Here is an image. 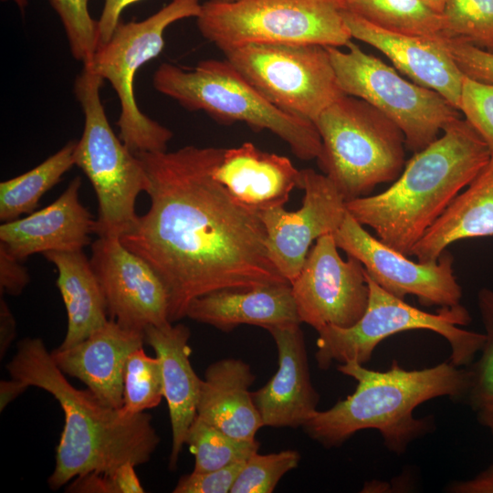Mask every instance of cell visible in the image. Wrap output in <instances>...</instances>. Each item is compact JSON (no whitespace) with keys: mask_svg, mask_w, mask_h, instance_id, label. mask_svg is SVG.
<instances>
[{"mask_svg":"<svg viewBox=\"0 0 493 493\" xmlns=\"http://www.w3.org/2000/svg\"><path fill=\"white\" fill-rule=\"evenodd\" d=\"M489 161L484 140L460 118L414 152L388 189L346 202L347 211L372 227L383 243L410 257L426 231Z\"/></svg>","mask_w":493,"mask_h":493,"instance_id":"obj_3","label":"cell"},{"mask_svg":"<svg viewBox=\"0 0 493 493\" xmlns=\"http://www.w3.org/2000/svg\"><path fill=\"white\" fill-rule=\"evenodd\" d=\"M278 354L272 378L252 393L264 426H302L318 410L320 395L314 388L303 332L299 324L267 330Z\"/></svg>","mask_w":493,"mask_h":493,"instance_id":"obj_18","label":"cell"},{"mask_svg":"<svg viewBox=\"0 0 493 493\" xmlns=\"http://www.w3.org/2000/svg\"><path fill=\"white\" fill-rule=\"evenodd\" d=\"M446 491L452 493H493V464L467 480L451 482Z\"/></svg>","mask_w":493,"mask_h":493,"instance_id":"obj_41","label":"cell"},{"mask_svg":"<svg viewBox=\"0 0 493 493\" xmlns=\"http://www.w3.org/2000/svg\"><path fill=\"white\" fill-rule=\"evenodd\" d=\"M341 0H208L201 35L223 52L247 44L345 47L352 39Z\"/></svg>","mask_w":493,"mask_h":493,"instance_id":"obj_8","label":"cell"},{"mask_svg":"<svg viewBox=\"0 0 493 493\" xmlns=\"http://www.w3.org/2000/svg\"><path fill=\"white\" fill-rule=\"evenodd\" d=\"M365 277L369 300L361 319L349 328L327 326L317 331L315 359L320 369L326 370L335 362L366 363L384 339L412 330H432L445 338L450 346L453 364L461 367L473 362L482 348L485 334L460 328L471 321L465 307L459 304L440 308L435 313L426 312L388 293L366 272Z\"/></svg>","mask_w":493,"mask_h":493,"instance_id":"obj_9","label":"cell"},{"mask_svg":"<svg viewBox=\"0 0 493 493\" xmlns=\"http://www.w3.org/2000/svg\"><path fill=\"white\" fill-rule=\"evenodd\" d=\"M163 396L161 362L148 356L143 347L129 356L123 374V404L129 414L143 413L156 407Z\"/></svg>","mask_w":493,"mask_h":493,"instance_id":"obj_30","label":"cell"},{"mask_svg":"<svg viewBox=\"0 0 493 493\" xmlns=\"http://www.w3.org/2000/svg\"><path fill=\"white\" fill-rule=\"evenodd\" d=\"M103 79L83 65L74 83V94L84 127L76 142L75 165L89 178L98 201L94 234L121 237L137 220L136 200L145 192L148 178L140 158L112 131L100 99Z\"/></svg>","mask_w":493,"mask_h":493,"instance_id":"obj_7","label":"cell"},{"mask_svg":"<svg viewBox=\"0 0 493 493\" xmlns=\"http://www.w3.org/2000/svg\"><path fill=\"white\" fill-rule=\"evenodd\" d=\"M141 0H104L101 15L97 21L99 46L110 40L121 21L123 9Z\"/></svg>","mask_w":493,"mask_h":493,"instance_id":"obj_39","label":"cell"},{"mask_svg":"<svg viewBox=\"0 0 493 493\" xmlns=\"http://www.w3.org/2000/svg\"><path fill=\"white\" fill-rule=\"evenodd\" d=\"M224 54L273 105L312 122L345 95L326 47L247 44Z\"/></svg>","mask_w":493,"mask_h":493,"instance_id":"obj_12","label":"cell"},{"mask_svg":"<svg viewBox=\"0 0 493 493\" xmlns=\"http://www.w3.org/2000/svg\"><path fill=\"white\" fill-rule=\"evenodd\" d=\"M302 205L293 212L284 206L260 212L267 236L269 255L291 284L299 274L313 242L333 234L346 214V201L323 173L301 170Z\"/></svg>","mask_w":493,"mask_h":493,"instance_id":"obj_16","label":"cell"},{"mask_svg":"<svg viewBox=\"0 0 493 493\" xmlns=\"http://www.w3.org/2000/svg\"><path fill=\"white\" fill-rule=\"evenodd\" d=\"M478 423L487 428L493 436V403L477 411Z\"/></svg>","mask_w":493,"mask_h":493,"instance_id":"obj_45","label":"cell"},{"mask_svg":"<svg viewBox=\"0 0 493 493\" xmlns=\"http://www.w3.org/2000/svg\"><path fill=\"white\" fill-rule=\"evenodd\" d=\"M89 260L110 320L141 332L148 326L170 322L169 297L163 280L119 237L99 236L91 244Z\"/></svg>","mask_w":493,"mask_h":493,"instance_id":"obj_15","label":"cell"},{"mask_svg":"<svg viewBox=\"0 0 493 493\" xmlns=\"http://www.w3.org/2000/svg\"><path fill=\"white\" fill-rule=\"evenodd\" d=\"M75 141L33 169L0 184V220L8 222L32 213L40 198L75 165Z\"/></svg>","mask_w":493,"mask_h":493,"instance_id":"obj_27","label":"cell"},{"mask_svg":"<svg viewBox=\"0 0 493 493\" xmlns=\"http://www.w3.org/2000/svg\"><path fill=\"white\" fill-rule=\"evenodd\" d=\"M6 370L10 377L49 393L64 413L55 467L47 479L52 490L77 477L110 474L126 462L145 464L158 447L160 437L150 414L110 407L89 389L74 387L42 339L19 341Z\"/></svg>","mask_w":493,"mask_h":493,"instance_id":"obj_2","label":"cell"},{"mask_svg":"<svg viewBox=\"0 0 493 493\" xmlns=\"http://www.w3.org/2000/svg\"><path fill=\"white\" fill-rule=\"evenodd\" d=\"M135 467L132 463L126 462L109 474L114 493L144 492L135 472Z\"/></svg>","mask_w":493,"mask_h":493,"instance_id":"obj_40","label":"cell"},{"mask_svg":"<svg viewBox=\"0 0 493 493\" xmlns=\"http://www.w3.org/2000/svg\"><path fill=\"white\" fill-rule=\"evenodd\" d=\"M333 236L338 248L358 259L367 276L388 293L402 299L414 295L424 306L460 304L462 288L447 250L435 261H412L371 236L348 211Z\"/></svg>","mask_w":493,"mask_h":493,"instance_id":"obj_13","label":"cell"},{"mask_svg":"<svg viewBox=\"0 0 493 493\" xmlns=\"http://www.w3.org/2000/svg\"><path fill=\"white\" fill-rule=\"evenodd\" d=\"M477 306L485 329L479 358L469 365L470 387L466 400L474 411L493 403V290L482 288Z\"/></svg>","mask_w":493,"mask_h":493,"instance_id":"obj_32","label":"cell"},{"mask_svg":"<svg viewBox=\"0 0 493 493\" xmlns=\"http://www.w3.org/2000/svg\"><path fill=\"white\" fill-rule=\"evenodd\" d=\"M30 281L27 268L23 262L11 255L0 245V290L4 293L17 296L23 292Z\"/></svg>","mask_w":493,"mask_h":493,"instance_id":"obj_38","label":"cell"},{"mask_svg":"<svg viewBox=\"0 0 493 493\" xmlns=\"http://www.w3.org/2000/svg\"><path fill=\"white\" fill-rule=\"evenodd\" d=\"M144 343V332L109 320L82 341L67 349L58 347L51 355L66 375L79 379L104 404L120 409L125 364Z\"/></svg>","mask_w":493,"mask_h":493,"instance_id":"obj_20","label":"cell"},{"mask_svg":"<svg viewBox=\"0 0 493 493\" xmlns=\"http://www.w3.org/2000/svg\"><path fill=\"white\" fill-rule=\"evenodd\" d=\"M1 1H13L23 12L28 4V0H1Z\"/></svg>","mask_w":493,"mask_h":493,"instance_id":"obj_47","label":"cell"},{"mask_svg":"<svg viewBox=\"0 0 493 493\" xmlns=\"http://www.w3.org/2000/svg\"><path fill=\"white\" fill-rule=\"evenodd\" d=\"M254 381L250 366L242 360L211 363L201 383L197 416L235 438L255 439L264 425L249 391Z\"/></svg>","mask_w":493,"mask_h":493,"instance_id":"obj_24","label":"cell"},{"mask_svg":"<svg viewBox=\"0 0 493 493\" xmlns=\"http://www.w3.org/2000/svg\"><path fill=\"white\" fill-rule=\"evenodd\" d=\"M246 460L230 464L225 467L183 476L177 482L173 493H227Z\"/></svg>","mask_w":493,"mask_h":493,"instance_id":"obj_37","label":"cell"},{"mask_svg":"<svg viewBox=\"0 0 493 493\" xmlns=\"http://www.w3.org/2000/svg\"><path fill=\"white\" fill-rule=\"evenodd\" d=\"M290 286L300 321L317 331L352 326L368 305L364 267L351 256L341 257L333 234L316 240Z\"/></svg>","mask_w":493,"mask_h":493,"instance_id":"obj_14","label":"cell"},{"mask_svg":"<svg viewBox=\"0 0 493 493\" xmlns=\"http://www.w3.org/2000/svg\"><path fill=\"white\" fill-rule=\"evenodd\" d=\"M459 110L486 142L493 162V83L465 77Z\"/></svg>","mask_w":493,"mask_h":493,"instance_id":"obj_35","label":"cell"},{"mask_svg":"<svg viewBox=\"0 0 493 493\" xmlns=\"http://www.w3.org/2000/svg\"><path fill=\"white\" fill-rule=\"evenodd\" d=\"M81 183L77 176L49 205L24 218L3 222L0 245L22 262L38 253L83 250L90 244L96 219L80 202Z\"/></svg>","mask_w":493,"mask_h":493,"instance_id":"obj_19","label":"cell"},{"mask_svg":"<svg viewBox=\"0 0 493 493\" xmlns=\"http://www.w3.org/2000/svg\"><path fill=\"white\" fill-rule=\"evenodd\" d=\"M186 317L223 331L242 324L268 330L301 323L290 283L208 293L192 300Z\"/></svg>","mask_w":493,"mask_h":493,"instance_id":"obj_23","label":"cell"},{"mask_svg":"<svg viewBox=\"0 0 493 493\" xmlns=\"http://www.w3.org/2000/svg\"><path fill=\"white\" fill-rule=\"evenodd\" d=\"M29 386L17 379L1 380L0 382V411L22 394Z\"/></svg>","mask_w":493,"mask_h":493,"instance_id":"obj_44","label":"cell"},{"mask_svg":"<svg viewBox=\"0 0 493 493\" xmlns=\"http://www.w3.org/2000/svg\"><path fill=\"white\" fill-rule=\"evenodd\" d=\"M16 334L15 317L1 296L0 299V358L3 359L14 341Z\"/></svg>","mask_w":493,"mask_h":493,"instance_id":"obj_43","label":"cell"},{"mask_svg":"<svg viewBox=\"0 0 493 493\" xmlns=\"http://www.w3.org/2000/svg\"><path fill=\"white\" fill-rule=\"evenodd\" d=\"M493 236V162L458 194L413 248L420 262L435 261L459 240Z\"/></svg>","mask_w":493,"mask_h":493,"instance_id":"obj_25","label":"cell"},{"mask_svg":"<svg viewBox=\"0 0 493 493\" xmlns=\"http://www.w3.org/2000/svg\"><path fill=\"white\" fill-rule=\"evenodd\" d=\"M442 15L447 38L493 53V0H446Z\"/></svg>","mask_w":493,"mask_h":493,"instance_id":"obj_31","label":"cell"},{"mask_svg":"<svg viewBox=\"0 0 493 493\" xmlns=\"http://www.w3.org/2000/svg\"><path fill=\"white\" fill-rule=\"evenodd\" d=\"M342 16L352 38L381 51L411 81L438 92L459 110L466 76L442 38L392 32L344 9Z\"/></svg>","mask_w":493,"mask_h":493,"instance_id":"obj_17","label":"cell"},{"mask_svg":"<svg viewBox=\"0 0 493 493\" xmlns=\"http://www.w3.org/2000/svg\"><path fill=\"white\" fill-rule=\"evenodd\" d=\"M58 270L57 286L68 317V328L58 348L72 347L101 328L110 319L105 298L83 250L43 254Z\"/></svg>","mask_w":493,"mask_h":493,"instance_id":"obj_26","label":"cell"},{"mask_svg":"<svg viewBox=\"0 0 493 493\" xmlns=\"http://www.w3.org/2000/svg\"><path fill=\"white\" fill-rule=\"evenodd\" d=\"M313 123L321 139L318 165L346 202L369 195L402 173L403 131L365 100L342 95Z\"/></svg>","mask_w":493,"mask_h":493,"instance_id":"obj_6","label":"cell"},{"mask_svg":"<svg viewBox=\"0 0 493 493\" xmlns=\"http://www.w3.org/2000/svg\"><path fill=\"white\" fill-rule=\"evenodd\" d=\"M445 47L467 78L493 83V53L456 38H443Z\"/></svg>","mask_w":493,"mask_h":493,"instance_id":"obj_36","label":"cell"},{"mask_svg":"<svg viewBox=\"0 0 493 493\" xmlns=\"http://www.w3.org/2000/svg\"><path fill=\"white\" fill-rule=\"evenodd\" d=\"M218 1H227V0H218Z\"/></svg>","mask_w":493,"mask_h":493,"instance_id":"obj_48","label":"cell"},{"mask_svg":"<svg viewBox=\"0 0 493 493\" xmlns=\"http://www.w3.org/2000/svg\"><path fill=\"white\" fill-rule=\"evenodd\" d=\"M347 50L326 47L341 89L365 100L403 131L406 149L416 152L461 118L460 111L438 92L409 81L351 40Z\"/></svg>","mask_w":493,"mask_h":493,"instance_id":"obj_11","label":"cell"},{"mask_svg":"<svg viewBox=\"0 0 493 493\" xmlns=\"http://www.w3.org/2000/svg\"><path fill=\"white\" fill-rule=\"evenodd\" d=\"M190 336L185 325L172 322L151 325L144 330L145 343L154 350L161 362L163 396L172 428L171 470L176 468L188 430L197 415L202 380L190 362Z\"/></svg>","mask_w":493,"mask_h":493,"instance_id":"obj_21","label":"cell"},{"mask_svg":"<svg viewBox=\"0 0 493 493\" xmlns=\"http://www.w3.org/2000/svg\"><path fill=\"white\" fill-rule=\"evenodd\" d=\"M69 492L114 493L109 474L90 473L77 477L68 488Z\"/></svg>","mask_w":493,"mask_h":493,"instance_id":"obj_42","label":"cell"},{"mask_svg":"<svg viewBox=\"0 0 493 493\" xmlns=\"http://www.w3.org/2000/svg\"><path fill=\"white\" fill-rule=\"evenodd\" d=\"M154 89L191 111L202 110L221 123L243 122L283 140L295 156L317 159L321 139L315 124L268 101L226 60L206 59L192 68L164 62L155 70Z\"/></svg>","mask_w":493,"mask_h":493,"instance_id":"obj_5","label":"cell"},{"mask_svg":"<svg viewBox=\"0 0 493 493\" xmlns=\"http://www.w3.org/2000/svg\"><path fill=\"white\" fill-rule=\"evenodd\" d=\"M344 10L400 34L446 38L442 13L424 0H341Z\"/></svg>","mask_w":493,"mask_h":493,"instance_id":"obj_28","label":"cell"},{"mask_svg":"<svg viewBox=\"0 0 493 493\" xmlns=\"http://www.w3.org/2000/svg\"><path fill=\"white\" fill-rule=\"evenodd\" d=\"M224 152L188 145L136 154L147 174L150 207L120 240L163 280L172 323L208 293L289 283L269 255L260 212L214 178Z\"/></svg>","mask_w":493,"mask_h":493,"instance_id":"obj_1","label":"cell"},{"mask_svg":"<svg viewBox=\"0 0 493 493\" xmlns=\"http://www.w3.org/2000/svg\"><path fill=\"white\" fill-rule=\"evenodd\" d=\"M58 14L73 58L89 64L98 48V24L89 11V0H48Z\"/></svg>","mask_w":493,"mask_h":493,"instance_id":"obj_34","label":"cell"},{"mask_svg":"<svg viewBox=\"0 0 493 493\" xmlns=\"http://www.w3.org/2000/svg\"><path fill=\"white\" fill-rule=\"evenodd\" d=\"M201 5L200 0H172L142 21H120L110 40L98 47L87 64L115 90L121 105L119 137L134 154L167 151L173 136L139 109L134 93L136 73L162 52L167 27L179 20L196 18Z\"/></svg>","mask_w":493,"mask_h":493,"instance_id":"obj_10","label":"cell"},{"mask_svg":"<svg viewBox=\"0 0 493 493\" xmlns=\"http://www.w3.org/2000/svg\"><path fill=\"white\" fill-rule=\"evenodd\" d=\"M427 5H429L435 10L442 13L444 5L446 0H424Z\"/></svg>","mask_w":493,"mask_h":493,"instance_id":"obj_46","label":"cell"},{"mask_svg":"<svg viewBox=\"0 0 493 493\" xmlns=\"http://www.w3.org/2000/svg\"><path fill=\"white\" fill-rule=\"evenodd\" d=\"M194 456L193 472L205 473L246 460L257 452L256 440L235 438L196 415L185 440Z\"/></svg>","mask_w":493,"mask_h":493,"instance_id":"obj_29","label":"cell"},{"mask_svg":"<svg viewBox=\"0 0 493 493\" xmlns=\"http://www.w3.org/2000/svg\"><path fill=\"white\" fill-rule=\"evenodd\" d=\"M338 371L357 382L355 391L330 409L317 410L302 425L311 439L328 448L341 446L359 431L375 429L389 451L402 455L434 428L432 416H414L419 404L441 396L466 399L470 387L468 369L451 362L405 370L393 360L389 370L380 372L350 361Z\"/></svg>","mask_w":493,"mask_h":493,"instance_id":"obj_4","label":"cell"},{"mask_svg":"<svg viewBox=\"0 0 493 493\" xmlns=\"http://www.w3.org/2000/svg\"><path fill=\"white\" fill-rule=\"evenodd\" d=\"M300 455L296 450L252 454L236 477L230 493H270L281 477L298 467Z\"/></svg>","mask_w":493,"mask_h":493,"instance_id":"obj_33","label":"cell"},{"mask_svg":"<svg viewBox=\"0 0 493 493\" xmlns=\"http://www.w3.org/2000/svg\"><path fill=\"white\" fill-rule=\"evenodd\" d=\"M213 176L240 203L259 212L284 206L301 188V170L286 156L259 150L251 142L225 149Z\"/></svg>","mask_w":493,"mask_h":493,"instance_id":"obj_22","label":"cell"}]
</instances>
